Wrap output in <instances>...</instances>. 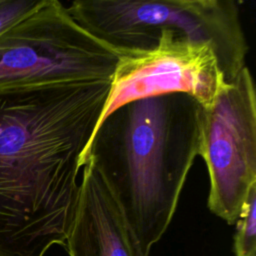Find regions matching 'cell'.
Instances as JSON below:
<instances>
[{"label": "cell", "instance_id": "9c48e42d", "mask_svg": "<svg viewBox=\"0 0 256 256\" xmlns=\"http://www.w3.org/2000/svg\"><path fill=\"white\" fill-rule=\"evenodd\" d=\"M38 0H0V33L28 13Z\"/></svg>", "mask_w": 256, "mask_h": 256}, {"label": "cell", "instance_id": "8992f818", "mask_svg": "<svg viewBox=\"0 0 256 256\" xmlns=\"http://www.w3.org/2000/svg\"><path fill=\"white\" fill-rule=\"evenodd\" d=\"M226 83L211 45L163 30L152 49L120 55L97 126L126 103L166 94H186L207 108Z\"/></svg>", "mask_w": 256, "mask_h": 256}, {"label": "cell", "instance_id": "52a82bcc", "mask_svg": "<svg viewBox=\"0 0 256 256\" xmlns=\"http://www.w3.org/2000/svg\"><path fill=\"white\" fill-rule=\"evenodd\" d=\"M65 247L70 256H139L120 205L90 159L82 163Z\"/></svg>", "mask_w": 256, "mask_h": 256}, {"label": "cell", "instance_id": "6da1fadb", "mask_svg": "<svg viewBox=\"0 0 256 256\" xmlns=\"http://www.w3.org/2000/svg\"><path fill=\"white\" fill-rule=\"evenodd\" d=\"M110 82L0 90V256H43L66 245L80 159Z\"/></svg>", "mask_w": 256, "mask_h": 256}, {"label": "cell", "instance_id": "30bf717a", "mask_svg": "<svg viewBox=\"0 0 256 256\" xmlns=\"http://www.w3.org/2000/svg\"><path fill=\"white\" fill-rule=\"evenodd\" d=\"M251 256H256V253H254V254H252Z\"/></svg>", "mask_w": 256, "mask_h": 256}, {"label": "cell", "instance_id": "5b68a950", "mask_svg": "<svg viewBox=\"0 0 256 256\" xmlns=\"http://www.w3.org/2000/svg\"><path fill=\"white\" fill-rule=\"evenodd\" d=\"M199 156L209 176V210L236 224L256 186V90L248 66L202 107Z\"/></svg>", "mask_w": 256, "mask_h": 256}, {"label": "cell", "instance_id": "277c9868", "mask_svg": "<svg viewBox=\"0 0 256 256\" xmlns=\"http://www.w3.org/2000/svg\"><path fill=\"white\" fill-rule=\"evenodd\" d=\"M121 54L87 32L58 0H38L0 33V90L111 81Z\"/></svg>", "mask_w": 256, "mask_h": 256}, {"label": "cell", "instance_id": "7a4b0ae2", "mask_svg": "<svg viewBox=\"0 0 256 256\" xmlns=\"http://www.w3.org/2000/svg\"><path fill=\"white\" fill-rule=\"evenodd\" d=\"M202 106L173 93L126 103L94 130L80 159L95 165L130 228L139 256H149L175 214L199 156Z\"/></svg>", "mask_w": 256, "mask_h": 256}, {"label": "cell", "instance_id": "ba28073f", "mask_svg": "<svg viewBox=\"0 0 256 256\" xmlns=\"http://www.w3.org/2000/svg\"><path fill=\"white\" fill-rule=\"evenodd\" d=\"M236 225L235 255L251 256L256 253V186L250 191Z\"/></svg>", "mask_w": 256, "mask_h": 256}, {"label": "cell", "instance_id": "3957f363", "mask_svg": "<svg viewBox=\"0 0 256 256\" xmlns=\"http://www.w3.org/2000/svg\"><path fill=\"white\" fill-rule=\"evenodd\" d=\"M66 8L121 55L150 50L163 30H174L211 45L226 82L247 66L249 44L233 0H77Z\"/></svg>", "mask_w": 256, "mask_h": 256}]
</instances>
